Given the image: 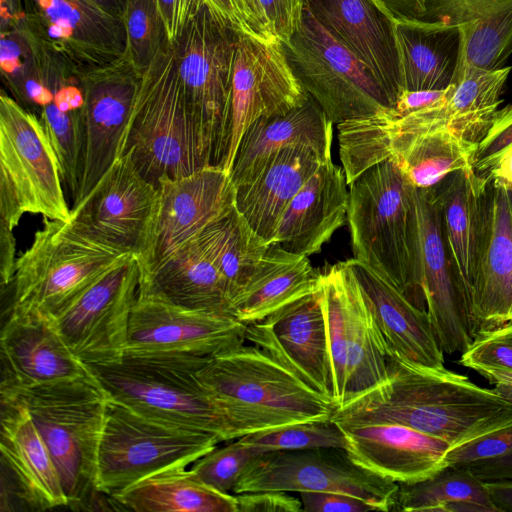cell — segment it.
Listing matches in <instances>:
<instances>
[{"label": "cell", "instance_id": "cell-1", "mask_svg": "<svg viewBox=\"0 0 512 512\" xmlns=\"http://www.w3.org/2000/svg\"><path fill=\"white\" fill-rule=\"evenodd\" d=\"M338 425L396 423L451 448L512 425V404L466 376L388 354L387 378L338 407Z\"/></svg>", "mask_w": 512, "mask_h": 512}, {"label": "cell", "instance_id": "cell-2", "mask_svg": "<svg viewBox=\"0 0 512 512\" xmlns=\"http://www.w3.org/2000/svg\"><path fill=\"white\" fill-rule=\"evenodd\" d=\"M209 358L126 354L114 363L88 366L110 398L150 418L214 434L222 442L295 423L207 388L196 372Z\"/></svg>", "mask_w": 512, "mask_h": 512}, {"label": "cell", "instance_id": "cell-3", "mask_svg": "<svg viewBox=\"0 0 512 512\" xmlns=\"http://www.w3.org/2000/svg\"><path fill=\"white\" fill-rule=\"evenodd\" d=\"M349 186L347 224L353 258L426 311L417 268L415 187L391 160L367 169Z\"/></svg>", "mask_w": 512, "mask_h": 512}, {"label": "cell", "instance_id": "cell-4", "mask_svg": "<svg viewBox=\"0 0 512 512\" xmlns=\"http://www.w3.org/2000/svg\"><path fill=\"white\" fill-rule=\"evenodd\" d=\"M123 154L155 187L163 179L212 166L169 41L142 73L119 156Z\"/></svg>", "mask_w": 512, "mask_h": 512}, {"label": "cell", "instance_id": "cell-5", "mask_svg": "<svg viewBox=\"0 0 512 512\" xmlns=\"http://www.w3.org/2000/svg\"><path fill=\"white\" fill-rule=\"evenodd\" d=\"M0 394L29 412L55 462L69 505L98 493V450L110 397L94 373L31 387H0Z\"/></svg>", "mask_w": 512, "mask_h": 512}, {"label": "cell", "instance_id": "cell-6", "mask_svg": "<svg viewBox=\"0 0 512 512\" xmlns=\"http://www.w3.org/2000/svg\"><path fill=\"white\" fill-rule=\"evenodd\" d=\"M133 254L43 217V227L16 261L11 306L53 315Z\"/></svg>", "mask_w": 512, "mask_h": 512}, {"label": "cell", "instance_id": "cell-7", "mask_svg": "<svg viewBox=\"0 0 512 512\" xmlns=\"http://www.w3.org/2000/svg\"><path fill=\"white\" fill-rule=\"evenodd\" d=\"M222 440L150 418L109 399L100 439L96 489L107 496L154 474L186 468Z\"/></svg>", "mask_w": 512, "mask_h": 512}, {"label": "cell", "instance_id": "cell-8", "mask_svg": "<svg viewBox=\"0 0 512 512\" xmlns=\"http://www.w3.org/2000/svg\"><path fill=\"white\" fill-rule=\"evenodd\" d=\"M238 35L205 4L172 45L177 73L210 165L222 168L230 140L232 73Z\"/></svg>", "mask_w": 512, "mask_h": 512}, {"label": "cell", "instance_id": "cell-9", "mask_svg": "<svg viewBox=\"0 0 512 512\" xmlns=\"http://www.w3.org/2000/svg\"><path fill=\"white\" fill-rule=\"evenodd\" d=\"M60 164L39 117L0 95V224L13 230L25 213L69 220Z\"/></svg>", "mask_w": 512, "mask_h": 512}, {"label": "cell", "instance_id": "cell-10", "mask_svg": "<svg viewBox=\"0 0 512 512\" xmlns=\"http://www.w3.org/2000/svg\"><path fill=\"white\" fill-rule=\"evenodd\" d=\"M283 45L295 76L333 124L393 108L369 68L335 40L305 5L298 29Z\"/></svg>", "mask_w": 512, "mask_h": 512}, {"label": "cell", "instance_id": "cell-11", "mask_svg": "<svg viewBox=\"0 0 512 512\" xmlns=\"http://www.w3.org/2000/svg\"><path fill=\"white\" fill-rule=\"evenodd\" d=\"M265 490L342 493L388 512L395 511L399 483L356 464L344 448L320 447L258 454L232 494Z\"/></svg>", "mask_w": 512, "mask_h": 512}, {"label": "cell", "instance_id": "cell-12", "mask_svg": "<svg viewBox=\"0 0 512 512\" xmlns=\"http://www.w3.org/2000/svg\"><path fill=\"white\" fill-rule=\"evenodd\" d=\"M211 391L293 422L331 418L338 408L276 358L245 342L211 356L196 372Z\"/></svg>", "mask_w": 512, "mask_h": 512}, {"label": "cell", "instance_id": "cell-13", "mask_svg": "<svg viewBox=\"0 0 512 512\" xmlns=\"http://www.w3.org/2000/svg\"><path fill=\"white\" fill-rule=\"evenodd\" d=\"M140 276L138 261L131 255L50 315L71 351L83 363L110 364L125 355Z\"/></svg>", "mask_w": 512, "mask_h": 512}, {"label": "cell", "instance_id": "cell-14", "mask_svg": "<svg viewBox=\"0 0 512 512\" xmlns=\"http://www.w3.org/2000/svg\"><path fill=\"white\" fill-rule=\"evenodd\" d=\"M22 8L31 40L78 72L125 56L123 18L89 0H22Z\"/></svg>", "mask_w": 512, "mask_h": 512}, {"label": "cell", "instance_id": "cell-15", "mask_svg": "<svg viewBox=\"0 0 512 512\" xmlns=\"http://www.w3.org/2000/svg\"><path fill=\"white\" fill-rule=\"evenodd\" d=\"M308 96L279 39L239 33L232 73L230 140L223 169L231 172L241 139L252 123L286 114Z\"/></svg>", "mask_w": 512, "mask_h": 512}, {"label": "cell", "instance_id": "cell-16", "mask_svg": "<svg viewBox=\"0 0 512 512\" xmlns=\"http://www.w3.org/2000/svg\"><path fill=\"white\" fill-rule=\"evenodd\" d=\"M157 188L150 234L144 251L136 258L140 281L235 206L231 175L220 166H207L179 179H163Z\"/></svg>", "mask_w": 512, "mask_h": 512}, {"label": "cell", "instance_id": "cell-17", "mask_svg": "<svg viewBox=\"0 0 512 512\" xmlns=\"http://www.w3.org/2000/svg\"><path fill=\"white\" fill-rule=\"evenodd\" d=\"M157 203L158 188L123 154L73 204L69 221L84 234L137 258L145 249Z\"/></svg>", "mask_w": 512, "mask_h": 512}, {"label": "cell", "instance_id": "cell-18", "mask_svg": "<svg viewBox=\"0 0 512 512\" xmlns=\"http://www.w3.org/2000/svg\"><path fill=\"white\" fill-rule=\"evenodd\" d=\"M414 201L418 278L426 311L442 351L462 353L475 331L444 240L437 189L415 188Z\"/></svg>", "mask_w": 512, "mask_h": 512}, {"label": "cell", "instance_id": "cell-19", "mask_svg": "<svg viewBox=\"0 0 512 512\" xmlns=\"http://www.w3.org/2000/svg\"><path fill=\"white\" fill-rule=\"evenodd\" d=\"M246 342V325L231 315L188 309L138 291L126 354H186L211 357Z\"/></svg>", "mask_w": 512, "mask_h": 512}, {"label": "cell", "instance_id": "cell-20", "mask_svg": "<svg viewBox=\"0 0 512 512\" xmlns=\"http://www.w3.org/2000/svg\"><path fill=\"white\" fill-rule=\"evenodd\" d=\"M142 73L120 59L80 73L84 93V143L79 190L82 200L119 157Z\"/></svg>", "mask_w": 512, "mask_h": 512}, {"label": "cell", "instance_id": "cell-21", "mask_svg": "<svg viewBox=\"0 0 512 512\" xmlns=\"http://www.w3.org/2000/svg\"><path fill=\"white\" fill-rule=\"evenodd\" d=\"M246 341L268 352L304 383L333 402L320 288L259 322L247 324Z\"/></svg>", "mask_w": 512, "mask_h": 512}, {"label": "cell", "instance_id": "cell-22", "mask_svg": "<svg viewBox=\"0 0 512 512\" xmlns=\"http://www.w3.org/2000/svg\"><path fill=\"white\" fill-rule=\"evenodd\" d=\"M0 387H31L92 374L69 348L52 317L10 306L1 330Z\"/></svg>", "mask_w": 512, "mask_h": 512}, {"label": "cell", "instance_id": "cell-23", "mask_svg": "<svg viewBox=\"0 0 512 512\" xmlns=\"http://www.w3.org/2000/svg\"><path fill=\"white\" fill-rule=\"evenodd\" d=\"M512 66L486 70L466 68L455 74L447 94L438 102L406 115L392 109L373 116L389 132H416L446 128L478 143L502 102Z\"/></svg>", "mask_w": 512, "mask_h": 512}, {"label": "cell", "instance_id": "cell-24", "mask_svg": "<svg viewBox=\"0 0 512 512\" xmlns=\"http://www.w3.org/2000/svg\"><path fill=\"white\" fill-rule=\"evenodd\" d=\"M468 308L475 335L512 321V193L490 181Z\"/></svg>", "mask_w": 512, "mask_h": 512}, {"label": "cell", "instance_id": "cell-25", "mask_svg": "<svg viewBox=\"0 0 512 512\" xmlns=\"http://www.w3.org/2000/svg\"><path fill=\"white\" fill-rule=\"evenodd\" d=\"M314 18L372 72L393 107L401 92L394 15L382 0H304Z\"/></svg>", "mask_w": 512, "mask_h": 512}, {"label": "cell", "instance_id": "cell-26", "mask_svg": "<svg viewBox=\"0 0 512 512\" xmlns=\"http://www.w3.org/2000/svg\"><path fill=\"white\" fill-rule=\"evenodd\" d=\"M2 473L22 504L32 510L69 505L55 462L29 412L0 394Z\"/></svg>", "mask_w": 512, "mask_h": 512}, {"label": "cell", "instance_id": "cell-27", "mask_svg": "<svg viewBox=\"0 0 512 512\" xmlns=\"http://www.w3.org/2000/svg\"><path fill=\"white\" fill-rule=\"evenodd\" d=\"M358 465L397 483H414L446 467L451 445L396 423L339 425Z\"/></svg>", "mask_w": 512, "mask_h": 512}, {"label": "cell", "instance_id": "cell-28", "mask_svg": "<svg viewBox=\"0 0 512 512\" xmlns=\"http://www.w3.org/2000/svg\"><path fill=\"white\" fill-rule=\"evenodd\" d=\"M347 186L343 169L332 159L323 162L286 206L271 244L306 256L319 253L347 223Z\"/></svg>", "mask_w": 512, "mask_h": 512}, {"label": "cell", "instance_id": "cell-29", "mask_svg": "<svg viewBox=\"0 0 512 512\" xmlns=\"http://www.w3.org/2000/svg\"><path fill=\"white\" fill-rule=\"evenodd\" d=\"M346 262L369 302L388 354L416 365L444 368V352L427 311L413 305L396 286L369 266L354 258Z\"/></svg>", "mask_w": 512, "mask_h": 512}, {"label": "cell", "instance_id": "cell-30", "mask_svg": "<svg viewBox=\"0 0 512 512\" xmlns=\"http://www.w3.org/2000/svg\"><path fill=\"white\" fill-rule=\"evenodd\" d=\"M330 159L308 147L278 151L249 181L235 186L237 210L270 245L286 206L317 168Z\"/></svg>", "mask_w": 512, "mask_h": 512}, {"label": "cell", "instance_id": "cell-31", "mask_svg": "<svg viewBox=\"0 0 512 512\" xmlns=\"http://www.w3.org/2000/svg\"><path fill=\"white\" fill-rule=\"evenodd\" d=\"M333 125L311 96L286 114L258 119L241 139L230 172L234 186L249 181L273 154L287 147H308L332 158Z\"/></svg>", "mask_w": 512, "mask_h": 512}, {"label": "cell", "instance_id": "cell-32", "mask_svg": "<svg viewBox=\"0 0 512 512\" xmlns=\"http://www.w3.org/2000/svg\"><path fill=\"white\" fill-rule=\"evenodd\" d=\"M427 1L426 19L444 20L458 29L455 74L466 68L493 70L504 66L512 54V0Z\"/></svg>", "mask_w": 512, "mask_h": 512}, {"label": "cell", "instance_id": "cell-33", "mask_svg": "<svg viewBox=\"0 0 512 512\" xmlns=\"http://www.w3.org/2000/svg\"><path fill=\"white\" fill-rule=\"evenodd\" d=\"M394 34L401 91L441 90L452 83L459 55L454 24L395 17Z\"/></svg>", "mask_w": 512, "mask_h": 512}, {"label": "cell", "instance_id": "cell-34", "mask_svg": "<svg viewBox=\"0 0 512 512\" xmlns=\"http://www.w3.org/2000/svg\"><path fill=\"white\" fill-rule=\"evenodd\" d=\"M320 272L309 256L269 245L245 287L232 300L229 315L244 323L259 322L319 288Z\"/></svg>", "mask_w": 512, "mask_h": 512}, {"label": "cell", "instance_id": "cell-35", "mask_svg": "<svg viewBox=\"0 0 512 512\" xmlns=\"http://www.w3.org/2000/svg\"><path fill=\"white\" fill-rule=\"evenodd\" d=\"M139 291L158 295L188 309L229 315L231 297L227 283L199 236L141 280Z\"/></svg>", "mask_w": 512, "mask_h": 512}, {"label": "cell", "instance_id": "cell-36", "mask_svg": "<svg viewBox=\"0 0 512 512\" xmlns=\"http://www.w3.org/2000/svg\"><path fill=\"white\" fill-rule=\"evenodd\" d=\"M488 184L487 177L472 168L451 174L443 189L437 191L444 240L467 302L480 247Z\"/></svg>", "mask_w": 512, "mask_h": 512}, {"label": "cell", "instance_id": "cell-37", "mask_svg": "<svg viewBox=\"0 0 512 512\" xmlns=\"http://www.w3.org/2000/svg\"><path fill=\"white\" fill-rule=\"evenodd\" d=\"M110 498L136 512H238L234 494L211 488L187 467L149 476Z\"/></svg>", "mask_w": 512, "mask_h": 512}, {"label": "cell", "instance_id": "cell-38", "mask_svg": "<svg viewBox=\"0 0 512 512\" xmlns=\"http://www.w3.org/2000/svg\"><path fill=\"white\" fill-rule=\"evenodd\" d=\"M345 263L348 356L343 404L385 381L388 360L387 345L374 313L353 270Z\"/></svg>", "mask_w": 512, "mask_h": 512}, {"label": "cell", "instance_id": "cell-39", "mask_svg": "<svg viewBox=\"0 0 512 512\" xmlns=\"http://www.w3.org/2000/svg\"><path fill=\"white\" fill-rule=\"evenodd\" d=\"M80 73L65 70L55 76L50 84L52 99L38 116L73 200L79 190L84 143V93Z\"/></svg>", "mask_w": 512, "mask_h": 512}, {"label": "cell", "instance_id": "cell-40", "mask_svg": "<svg viewBox=\"0 0 512 512\" xmlns=\"http://www.w3.org/2000/svg\"><path fill=\"white\" fill-rule=\"evenodd\" d=\"M199 239L224 277L232 302L251 278L269 244L252 230L236 206L209 224Z\"/></svg>", "mask_w": 512, "mask_h": 512}, {"label": "cell", "instance_id": "cell-41", "mask_svg": "<svg viewBox=\"0 0 512 512\" xmlns=\"http://www.w3.org/2000/svg\"><path fill=\"white\" fill-rule=\"evenodd\" d=\"M471 501L496 512L484 481L466 467H445L414 483H399L395 511L442 512L445 504Z\"/></svg>", "mask_w": 512, "mask_h": 512}, {"label": "cell", "instance_id": "cell-42", "mask_svg": "<svg viewBox=\"0 0 512 512\" xmlns=\"http://www.w3.org/2000/svg\"><path fill=\"white\" fill-rule=\"evenodd\" d=\"M346 273L345 261L338 262L320 272L319 281L331 366L332 400L337 407L344 402L347 379Z\"/></svg>", "mask_w": 512, "mask_h": 512}, {"label": "cell", "instance_id": "cell-43", "mask_svg": "<svg viewBox=\"0 0 512 512\" xmlns=\"http://www.w3.org/2000/svg\"><path fill=\"white\" fill-rule=\"evenodd\" d=\"M240 440L259 454L320 447L346 449L347 446L344 432L331 418L307 420L265 429L244 435Z\"/></svg>", "mask_w": 512, "mask_h": 512}, {"label": "cell", "instance_id": "cell-44", "mask_svg": "<svg viewBox=\"0 0 512 512\" xmlns=\"http://www.w3.org/2000/svg\"><path fill=\"white\" fill-rule=\"evenodd\" d=\"M125 56L143 73L168 41L157 0H127L123 13Z\"/></svg>", "mask_w": 512, "mask_h": 512}, {"label": "cell", "instance_id": "cell-45", "mask_svg": "<svg viewBox=\"0 0 512 512\" xmlns=\"http://www.w3.org/2000/svg\"><path fill=\"white\" fill-rule=\"evenodd\" d=\"M258 454L255 449L238 438L225 446H216L195 461L190 470L211 488L232 494L245 467Z\"/></svg>", "mask_w": 512, "mask_h": 512}, {"label": "cell", "instance_id": "cell-46", "mask_svg": "<svg viewBox=\"0 0 512 512\" xmlns=\"http://www.w3.org/2000/svg\"><path fill=\"white\" fill-rule=\"evenodd\" d=\"M458 363L476 370L493 368L512 371V321L478 332Z\"/></svg>", "mask_w": 512, "mask_h": 512}, {"label": "cell", "instance_id": "cell-47", "mask_svg": "<svg viewBox=\"0 0 512 512\" xmlns=\"http://www.w3.org/2000/svg\"><path fill=\"white\" fill-rule=\"evenodd\" d=\"M511 451L512 425L451 448L446 454L445 465L463 467L481 460L500 457Z\"/></svg>", "mask_w": 512, "mask_h": 512}, {"label": "cell", "instance_id": "cell-48", "mask_svg": "<svg viewBox=\"0 0 512 512\" xmlns=\"http://www.w3.org/2000/svg\"><path fill=\"white\" fill-rule=\"evenodd\" d=\"M512 145V103L498 109L491 124L478 142L474 169L481 175L491 163Z\"/></svg>", "mask_w": 512, "mask_h": 512}, {"label": "cell", "instance_id": "cell-49", "mask_svg": "<svg viewBox=\"0 0 512 512\" xmlns=\"http://www.w3.org/2000/svg\"><path fill=\"white\" fill-rule=\"evenodd\" d=\"M271 36L286 44L298 29L304 0H259Z\"/></svg>", "mask_w": 512, "mask_h": 512}, {"label": "cell", "instance_id": "cell-50", "mask_svg": "<svg viewBox=\"0 0 512 512\" xmlns=\"http://www.w3.org/2000/svg\"><path fill=\"white\" fill-rule=\"evenodd\" d=\"M238 512H300L303 511L300 497L290 492L265 490L235 494Z\"/></svg>", "mask_w": 512, "mask_h": 512}, {"label": "cell", "instance_id": "cell-51", "mask_svg": "<svg viewBox=\"0 0 512 512\" xmlns=\"http://www.w3.org/2000/svg\"><path fill=\"white\" fill-rule=\"evenodd\" d=\"M303 511L306 512H368L377 509L364 500L335 492L299 493Z\"/></svg>", "mask_w": 512, "mask_h": 512}, {"label": "cell", "instance_id": "cell-52", "mask_svg": "<svg viewBox=\"0 0 512 512\" xmlns=\"http://www.w3.org/2000/svg\"><path fill=\"white\" fill-rule=\"evenodd\" d=\"M157 4L167 39L173 45L206 2L205 0H157Z\"/></svg>", "mask_w": 512, "mask_h": 512}, {"label": "cell", "instance_id": "cell-53", "mask_svg": "<svg viewBox=\"0 0 512 512\" xmlns=\"http://www.w3.org/2000/svg\"><path fill=\"white\" fill-rule=\"evenodd\" d=\"M448 88L449 86L441 90H403L392 110L396 115L402 116L425 108L441 100L447 94Z\"/></svg>", "mask_w": 512, "mask_h": 512}, {"label": "cell", "instance_id": "cell-54", "mask_svg": "<svg viewBox=\"0 0 512 512\" xmlns=\"http://www.w3.org/2000/svg\"><path fill=\"white\" fill-rule=\"evenodd\" d=\"M482 481L512 479V451L496 458L463 466Z\"/></svg>", "mask_w": 512, "mask_h": 512}, {"label": "cell", "instance_id": "cell-55", "mask_svg": "<svg viewBox=\"0 0 512 512\" xmlns=\"http://www.w3.org/2000/svg\"><path fill=\"white\" fill-rule=\"evenodd\" d=\"M16 261V239L13 230L4 224H0V277L2 287L11 284Z\"/></svg>", "mask_w": 512, "mask_h": 512}, {"label": "cell", "instance_id": "cell-56", "mask_svg": "<svg viewBox=\"0 0 512 512\" xmlns=\"http://www.w3.org/2000/svg\"><path fill=\"white\" fill-rule=\"evenodd\" d=\"M237 10L247 28L248 34L271 38L259 0H234Z\"/></svg>", "mask_w": 512, "mask_h": 512}, {"label": "cell", "instance_id": "cell-57", "mask_svg": "<svg viewBox=\"0 0 512 512\" xmlns=\"http://www.w3.org/2000/svg\"><path fill=\"white\" fill-rule=\"evenodd\" d=\"M483 175L512 193V145L491 163Z\"/></svg>", "mask_w": 512, "mask_h": 512}, {"label": "cell", "instance_id": "cell-58", "mask_svg": "<svg viewBox=\"0 0 512 512\" xmlns=\"http://www.w3.org/2000/svg\"><path fill=\"white\" fill-rule=\"evenodd\" d=\"M396 18L426 19L427 0H382Z\"/></svg>", "mask_w": 512, "mask_h": 512}, {"label": "cell", "instance_id": "cell-59", "mask_svg": "<svg viewBox=\"0 0 512 512\" xmlns=\"http://www.w3.org/2000/svg\"><path fill=\"white\" fill-rule=\"evenodd\" d=\"M494 386L498 396L512 404V371L493 368H478L475 370Z\"/></svg>", "mask_w": 512, "mask_h": 512}, {"label": "cell", "instance_id": "cell-60", "mask_svg": "<svg viewBox=\"0 0 512 512\" xmlns=\"http://www.w3.org/2000/svg\"><path fill=\"white\" fill-rule=\"evenodd\" d=\"M493 505L499 512H512V479L485 481Z\"/></svg>", "mask_w": 512, "mask_h": 512}, {"label": "cell", "instance_id": "cell-61", "mask_svg": "<svg viewBox=\"0 0 512 512\" xmlns=\"http://www.w3.org/2000/svg\"><path fill=\"white\" fill-rule=\"evenodd\" d=\"M205 2L223 21L236 31L248 34L234 0H205Z\"/></svg>", "mask_w": 512, "mask_h": 512}, {"label": "cell", "instance_id": "cell-62", "mask_svg": "<svg viewBox=\"0 0 512 512\" xmlns=\"http://www.w3.org/2000/svg\"><path fill=\"white\" fill-rule=\"evenodd\" d=\"M1 29L17 26L23 19L22 0H0Z\"/></svg>", "mask_w": 512, "mask_h": 512}, {"label": "cell", "instance_id": "cell-63", "mask_svg": "<svg viewBox=\"0 0 512 512\" xmlns=\"http://www.w3.org/2000/svg\"><path fill=\"white\" fill-rule=\"evenodd\" d=\"M101 9L122 17L127 0H89Z\"/></svg>", "mask_w": 512, "mask_h": 512}]
</instances>
